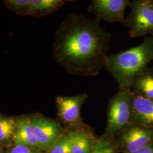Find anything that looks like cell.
<instances>
[{
  "mask_svg": "<svg viewBox=\"0 0 153 153\" xmlns=\"http://www.w3.org/2000/svg\"><path fill=\"white\" fill-rule=\"evenodd\" d=\"M111 39V33L95 19L80 13L69 14L55 33V60L73 75L97 76L104 66Z\"/></svg>",
  "mask_w": 153,
  "mask_h": 153,
  "instance_id": "1",
  "label": "cell"
},
{
  "mask_svg": "<svg viewBox=\"0 0 153 153\" xmlns=\"http://www.w3.org/2000/svg\"><path fill=\"white\" fill-rule=\"evenodd\" d=\"M153 60V36L145 37L138 46L108 55L104 68L114 78L119 88L131 89L135 77Z\"/></svg>",
  "mask_w": 153,
  "mask_h": 153,
  "instance_id": "2",
  "label": "cell"
},
{
  "mask_svg": "<svg viewBox=\"0 0 153 153\" xmlns=\"http://www.w3.org/2000/svg\"><path fill=\"white\" fill-rule=\"evenodd\" d=\"M131 89L119 88L110 99L104 136L114 137L132 123Z\"/></svg>",
  "mask_w": 153,
  "mask_h": 153,
  "instance_id": "3",
  "label": "cell"
},
{
  "mask_svg": "<svg viewBox=\"0 0 153 153\" xmlns=\"http://www.w3.org/2000/svg\"><path fill=\"white\" fill-rule=\"evenodd\" d=\"M124 25L130 36L138 38L153 35V0H134L131 2V10Z\"/></svg>",
  "mask_w": 153,
  "mask_h": 153,
  "instance_id": "4",
  "label": "cell"
},
{
  "mask_svg": "<svg viewBox=\"0 0 153 153\" xmlns=\"http://www.w3.org/2000/svg\"><path fill=\"white\" fill-rule=\"evenodd\" d=\"M88 98L86 93L71 97H56V104L59 121L73 129L88 127L81 118V109Z\"/></svg>",
  "mask_w": 153,
  "mask_h": 153,
  "instance_id": "5",
  "label": "cell"
},
{
  "mask_svg": "<svg viewBox=\"0 0 153 153\" xmlns=\"http://www.w3.org/2000/svg\"><path fill=\"white\" fill-rule=\"evenodd\" d=\"M117 148L129 153L153 144V129L132 123L118 134Z\"/></svg>",
  "mask_w": 153,
  "mask_h": 153,
  "instance_id": "6",
  "label": "cell"
},
{
  "mask_svg": "<svg viewBox=\"0 0 153 153\" xmlns=\"http://www.w3.org/2000/svg\"><path fill=\"white\" fill-rule=\"evenodd\" d=\"M31 119L40 150H47L65 134V129L57 121L39 114L31 116Z\"/></svg>",
  "mask_w": 153,
  "mask_h": 153,
  "instance_id": "7",
  "label": "cell"
},
{
  "mask_svg": "<svg viewBox=\"0 0 153 153\" xmlns=\"http://www.w3.org/2000/svg\"><path fill=\"white\" fill-rule=\"evenodd\" d=\"M131 6L129 0H93L88 10L95 16V19L98 22H119L124 25L126 8Z\"/></svg>",
  "mask_w": 153,
  "mask_h": 153,
  "instance_id": "8",
  "label": "cell"
},
{
  "mask_svg": "<svg viewBox=\"0 0 153 153\" xmlns=\"http://www.w3.org/2000/svg\"><path fill=\"white\" fill-rule=\"evenodd\" d=\"M132 123L153 129V100L131 92Z\"/></svg>",
  "mask_w": 153,
  "mask_h": 153,
  "instance_id": "9",
  "label": "cell"
},
{
  "mask_svg": "<svg viewBox=\"0 0 153 153\" xmlns=\"http://www.w3.org/2000/svg\"><path fill=\"white\" fill-rule=\"evenodd\" d=\"M16 128L12 137L16 144L40 149L38 141L33 129L31 116L16 117Z\"/></svg>",
  "mask_w": 153,
  "mask_h": 153,
  "instance_id": "10",
  "label": "cell"
},
{
  "mask_svg": "<svg viewBox=\"0 0 153 153\" xmlns=\"http://www.w3.org/2000/svg\"><path fill=\"white\" fill-rule=\"evenodd\" d=\"M69 133L71 140V153H92L95 139L88 127L73 129Z\"/></svg>",
  "mask_w": 153,
  "mask_h": 153,
  "instance_id": "11",
  "label": "cell"
},
{
  "mask_svg": "<svg viewBox=\"0 0 153 153\" xmlns=\"http://www.w3.org/2000/svg\"><path fill=\"white\" fill-rule=\"evenodd\" d=\"M131 89L133 93L153 100V68H147L135 77Z\"/></svg>",
  "mask_w": 153,
  "mask_h": 153,
  "instance_id": "12",
  "label": "cell"
},
{
  "mask_svg": "<svg viewBox=\"0 0 153 153\" xmlns=\"http://www.w3.org/2000/svg\"><path fill=\"white\" fill-rule=\"evenodd\" d=\"M64 0H31L30 16L39 18L51 14L65 4Z\"/></svg>",
  "mask_w": 153,
  "mask_h": 153,
  "instance_id": "13",
  "label": "cell"
},
{
  "mask_svg": "<svg viewBox=\"0 0 153 153\" xmlns=\"http://www.w3.org/2000/svg\"><path fill=\"white\" fill-rule=\"evenodd\" d=\"M16 128V117L0 115V143L12 139Z\"/></svg>",
  "mask_w": 153,
  "mask_h": 153,
  "instance_id": "14",
  "label": "cell"
},
{
  "mask_svg": "<svg viewBox=\"0 0 153 153\" xmlns=\"http://www.w3.org/2000/svg\"><path fill=\"white\" fill-rule=\"evenodd\" d=\"M4 4L6 7L22 16H30L31 0H5Z\"/></svg>",
  "mask_w": 153,
  "mask_h": 153,
  "instance_id": "15",
  "label": "cell"
},
{
  "mask_svg": "<svg viewBox=\"0 0 153 153\" xmlns=\"http://www.w3.org/2000/svg\"><path fill=\"white\" fill-rule=\"evenodd\" d=\"M109 138L104 135L95 138L92 153H116L114 144Z\"/></svg>",
  "mask_w": 153,
  "mask_h": 153,
  "instance_id": "16",
  "label": "cell"
},
{
  "mask_svg": "<svg viewBox=\"0 0 153 153\" xmlns=\"http://www.w3.org/2000/svg\"><path fill=\"white\" fill-rule=\"evenodd\" d=\"M47 153H71V140L68 133L47 150Z\"/></svg>",
  "mask_w": 153,
  "mask_h": 153,
  "instance_id": "17",
  "label": "cell"
},
{
  "mask_svg": "<svg viewBox=\"0 0 153 153\" xmlns=\"http://www.w3.org/2000/svg\"><path fill=\"white\" fill-rule=\"evenodd\" d=\"M8 153H41L39 149L25 145L16 144L9 150Z\"/></svg>",
  "mask_w": 153,
  "mask_h": 153,
  "instance_id": "18",
  "label": "cell"
},
{
  "mask_svg": "<svg viewBox=\"0 0 153 153\" xmlns=\"http://www.w3.org/2000/svg\"><path fill=\"white\" fill-rule=\"evenodd\" d=\"M129 153H153V144Z\"/></svg>",
  "mask_w": 153,
  "mask_h": 153,
  "instance_id": "19",
  "label": "cell"
},
{
  "mask_svg": "<svg viewBox=\"0 0 153 153\" xmlns=\"http://www.w3.org/2000/svg\"></svg>",
  "mask_w": 153,
  "mask_h": 153,
  "instance_id": "20",
  "label": "cell"
}]
</instances>
